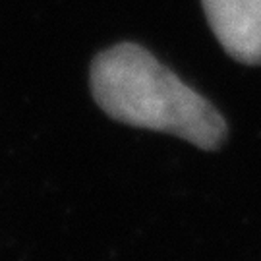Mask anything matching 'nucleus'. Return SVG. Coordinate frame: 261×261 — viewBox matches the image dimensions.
Instances as JSON below:
<instances>
[{"label": "nucleus", "mask_w": 261, "mask_h": 261, "mask_svg": "<svg viewBox=\"0 0 261 261\" xmlns=\"http://www.w3.org/2000/svg\"><path fill=\"white\" fill-rule=\"evenodd\" d=\"M223 48L242 64H261V0H201Z\"/></svg>", "instance_id": "f03ea898"}, {"label": "nucleus", "mask_w": 261, "mask_h": 261, "mask_svg": "<svg viewBox=\"0 0 261 261\" xmlns=\"http://www.w3.org/2000/svg\"><path fill=\"white\" fill-rule=\"evenodd\" d=\"M91 93L114 120L172 134L201 149H217L228 132L221 112L205 97L134 43L95 56Z\"/></svg>", "instance_id": "f257e3e1"}]
</instances>
